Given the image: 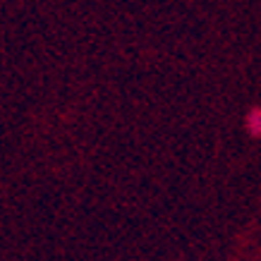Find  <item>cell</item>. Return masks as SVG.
I'll return each mask as SVG.
<instances>
[{
  "label": "cell",
  "instance_id": "6da1fadb",
  "mask_svg": "<svg viewBox=\"0 0 261 261\" xmlns=\"http://www.w3.org/2000/svg\"><path fill=\"white\" fill-rule=\"evenodd\" d=\"M247 127H249L252 135H256V137L261 135V111L259 108H254V111L247 115Z\"/></svg>",
  "mask_w": 261,
  "mask_h": 261
}]
</instances>
